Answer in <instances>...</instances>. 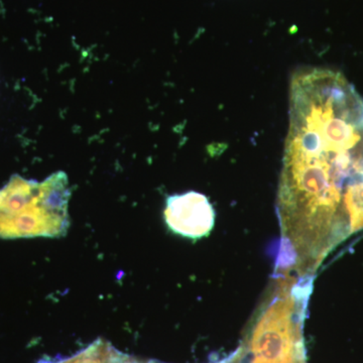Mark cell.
I'll use <instances>...</instances> for the list:
<instances>
[{"label": "cell", "instance_id": "6da1fadb", "mask_svg": "<svg viewBox=\"0 0 363 363\" xmlns=\"http://www.w3.org/2000/svg\"><path fill=\"white\" fill-rule=\"evenodd\" d=\"M278 212L279 257L314 269L363 228V97L340 72L294 74Z\"/></svg>", "mask_w": 363, "mask_h": 363}, {"label": "cell", "instance_id": "7a4b0ae2", "mask_svg": "<svg viewBox=\"0 0 363 363\" xmlns=\"http://www.w3.org/2000/svg\"><path fill=\"white\" fill-rule=\"evenodd\" d=\"M71 188L64 172L43 182L14 175L0 189V238H61L70 226Z\"/></svg>", "mask_w": 363, "mask_h": 363}, {"label": "cell", "instance_id": "3957f363", "mask_svg": "<svg viewBox=\"0 0 363 363\" xmlns=\"http://www.w3.org/2000/svg\"><path fill=\"white\" fill-rule=\"evenodd\" d=\"M164 221L174 233L191 240H199L211 233L215 211L206 196L187 192L169 196L164 212Z\"/></svg>", "mask_w": 363, "mask_h": 363}, {"label": "cell", "instance_id": "277c9868", "mask_svg": "<svg viewBox=\"0 0 363 363\" xmlns=\"http://www.w3.org/2000/svg\"><path fill=\"white\" fill-rule=\"evenodd\" d=\"M136 358L116 350L109 341L97 339L84 350L72 357L54 360H42L39 363H142Z\"/></svg>", "mask_w": 363, "mask_h": 363}, {"label": "cell", "instance_id": "5b68a950", "mask_svg": "<svg viewBox=\"0 0 363 363\" xmlns=\"http://www.w3.org/2000/svg\"><path fill=\"white\" fill-rule=\"evenodd\" d=\"M150 363H157V362H150Z\"/></svg>", "mask_w": 363, "mask_h": 363}, {"label": "cell", "instance_id": "8992f818", "mask_svg": "<svg viewBox=\"0 0 363 363\" xmlns=\"http://www.w3.org/2000/svg\"><path fill=\"white\" fill-rule=\"evenodd\" d=\"M142 363H150V362H143Z\"/></svg>", "mask_w": 363, "mask_h": 363}]
</instances>
